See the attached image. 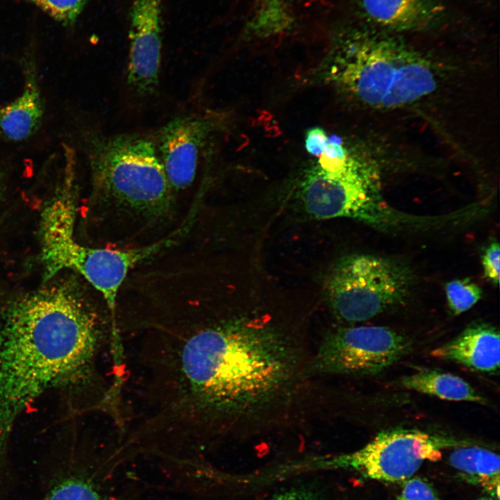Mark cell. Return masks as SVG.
Masks as SVG:
<instances>
[{"mask_svg":"<svg viewBox=\"0 0 500 500\" xmlns=\"http://www.w3.org/2000/svg\"><path fill=\"white\" fill-rule=\"evenodd\" d=\"M134 430L172 452L194 449L289 387L297 356L283 334L244 319L146 318L126 338Z\"/></svg>","mask_w":500,"mask_h":500,"instance_id":"6da1fadb","label":"cell"},{"mask_svg":"<svg viewBox=\"0 0 500 500\" xmlns=\"http://www.w3.org/2000/svg\"><path fill=\"white\" fill-rule=\"evenodd\" d=\"M44 283L0 308V398L17 404L60 378L81 401L98 398L111 383L110 320L72 276Z\"/></svg>","mask_w":500,"mask_h":500,"instance_id":"7a4b0ae2","label":"cell"},{"mask_svg":"<svg viewBox=\"0 0 500 500\" xmlns=\"http://www.w3.org/2000/svg\"><path fill=\"white\" fill-rule=\"evenodd\" d=\"M75 192L73 179L61 178L41 211L38 235L43 281L65 271L77 272L101 294L116 322L118 292L128 273L170 245L173 240L122 249L81 244L74 237Z\"/></svg>","mask_w":500,"mask_h":500,"instance_id":"3957f363","label":"cell"},{"mask_svg":"<svg viewBox=\"0 0 500 500\" xmlns=\"http://www.w3.org/2000/svg\"><path fill=\"white\" fill-rule=\"evenodd\" d=\"M83 139L97 200L144 222L169 213L173 190L151 140L94 131H86Z\"/></svg>","mask_w":500,"mask_h":500,"instance_id":"277c9868","label":"cell"},{"mask_svg":"<svg viewBox=\"0 0 500 500\" xmlns=\"http://www.w3.org/2000/svg\"><path fill=\"white\" fill-rule=\"evenodd\" d=\"M343 44L338 60L340 81L368 106L399 107L436 87L430 62L395 38L358 31Z\"/></svg>","mask_w":500,"mask_h":500,"instance_id":"5b68a950","label":"cell"},{"mask_svg":"<svg viewBox=\"0 0 500 500\" xmlns=\"http://www.w3.org/2000/svg\"><path fill=\"white\" fill-rule=\"evenodd\" d=\"M300 194L306 211L317 219L352 218L382 231L432 228L435 223V217L412 215L388 204L377 173L358 158L333 172L314 167L306 175Z\"/></svg>","mask_w":500,"mask_h":500,"instance_id":"8992f818","label":"cell"},{"mask_svg":"<svg viewBox=\"0 0 500 500\" xmlns=\"http://www.w3.org/2000/svg\"><path fill=\"white\" fill-rule=\"evenodd\" d=\"M412 285L411 271L401 263L374 255L354 254L335 264L326 290L338 319L353 324L401 305Z\"/></svg>","mask_w":500,"mask_h":500,"instance_id":"52a82bcc","label":"cell"},{"mask_svg":"<svg viewBox=\"0 0 500 500\" xmlns=\"http://www.w3.org/2000/svg\"><path fill=\"white\" fill-rule=\"evenodd\" d=\"M473 442L417 429L390 428L378 433L365 446L340 456L334 466L353 469L363 477L395 483L411 477L425 461H438L442 450Z\"/></svg>","mask_w":500,"mask_h":500,"instance_id":"ba28073f","label":"cell"},{"mask_svg":"<svg viewBox=\"0 0 500 500\" xmlns=\"http://www.w3.org/2000/svg\"><path fill=\"white\" fill-rule=\"evenodd\" d=\"M406 336L385 326L342 327L322 340L312 367L317 372L378 374L412 351Z\"/></svg>","mask_w":500,"mask_h":500,"instance_id":"9c48e42d","label":"cell"},{"mask_svg":"<svg viewBox=\"0 0 500 500\" xmlns=\"http://www.w3.org/2000/svg\"><path fill=\"white\" fill-rule=\"evenodd\" d=\"M163 0H134L129 10L127 80L140 95L155 91L162 53Z\"/></svg>","mask_w":500,"mask_h":500,"instance_id":"30bf717a","label":"cell"},{"mask_svg":"<svg viewBox=\"0 0 500 500\" xmlns=\"http://www.w3.org/2000/svg\"><path fill=\"white\" fill-rule=\"evenodd\" d=\"M211 128L203 117L185 115L172 119L159 131L156 147L173 191L184 190L193 182Z\"/></svg>","mask_w":500,"mask_h":500,"instance_id":"8fae6325","label":"cell"},{"mask_svg":"<svg viewBox=\"0 0 500 500\" xmlns=\"http://www.w3.org/2000/svg\"><path fill=\"white\" fill-rule=\"evenodd\" d=\"M431 355L479 372L497 374L500 363L499 329L486 322L471 324L454 339L434 349Z\"/></svg>","mask_w":500,"mask_h":500,"instance_id":"7c38bea8","label":"cell"},{"mask_svg":"<svg viewBox=\"0 0 500 500\" xmlns=\"http://www.w3.org/2000/svg\"><path fill=\"white\" fill-rule=\"evenodd\" d=\"M24 84L14 100L0 106V136L19 142L34 135L39 129L44 113V103L35 62L24 64Z\"/></svg>","mask_w":500,"mask_h":500,"instance_id":"4fadbf2b","label":"cell"},{"mask_svg":"<svg viewBox=\"0 0 500 500\" xmlns=\"http://www.w3.org/2000/svg\"><path fill=\"white\" fill-rule=\"evenodd\" d=\"M374 23L395 31L423 28L440 12L436 0H356Z\"/></svg>","mask_w":500,"mask_h":500,"instance_id":"5bb4252c","label":"cell"},{"mask_svg":"<svg viewBox=\"0 0 500 500\" xmlns=\"http://www.w3.org/2000/svg\"><path fill=\"white\" fill-rule=\"evenodd\" d=\"M449 461L467 481L478 485L492 497L499 498L500 460L490 449L473 444L454 448Z\"/></svg>","mask_w":500,"mask_h":500,"instance_id":"9a60e30c","label":"cell"},{"mask_svg":"<svg viewBox=\"0 0 500 500\" xmlns=\"http://www.w3.org/2000/svg\"><path fill=\"white\" fill-rule=\"evenodd\" d=\"M401 385L444 400L487 403V399L464 379L439 370L426 369L406 376L401 379Z\"/></svg>","mask_w":500,"mask_h":500,"instance_id":"2e32d148","label":"cell"},{"mask_svg":"<svg viewBox=\"0 0 500 500\" xmlns=\"http://www.w3.org/2000/svg\"><path fill=\"white\" fill-rule=\"evenodd\" d=\"M292 17L286 0H260L250 20V29L258 35H272L289 28Z\"/></svg>","mask_w":500,"mask_h":500,"instance_id":"e0dca14e","label":"cell"},{"mask_svg":"<svg viewBox=\"0 0 500 500\" xmlns=\"http://www.w3.org/2000/svg\"><path fill=\"white\" fill-rule=\"evenodd\" d=\"M445 292L449 308L455 315L468 310L482 297L481 288L467 278L447 283Z\"/></svg>","mask_w":500,"mask_h":500,"instance_id":"ac0fdd59","label":"cell"},{"mask_svg":"<svg viewBox=\"0 0 500 500\" xmlns=\"http://www.w3.org/2000/svg\"><path fill=\"white\" fill-rule=\"evenodd\" d=\"M65 26L74 24L90 0H28Z\"/></svg>","mask_w":500,"mask_h":500,"instance_id":"d6986e66","label":"cell"},{"mask_svg":"<svg viewBox=\"0 0 500 500\" xmlns=\"http://www.w3.org/2000/svg\"><path fill=\"white\" fill-rule=\"evenodd\" d=\"M46 500L103 499L87 482L78 478H69L56 485Z\"/></svg>","mask_w":500,"mask_h":500,"instance_id":"ffe728a7","label":"cell"},{"mask_svg":"<svg viewBox=\"0 0 500 500\" xmlns=\"http://www.w3.org/2000/svg\"><path fill=\"white\" fill-rule=\"evenodd\" d=\"M397 500H440L434 489L424 480L415 477L405 481Z\"/></svg>","mask_w":500,"mask_h":500,"instance_id":"44dd1931","label":"cell"},{"mask_svg":"<svg viewBox=\"0 0 500 500\" xmlns=\"http://www.w3.org/2000/svg\"><path fill=\"white\" fill-rule=\"evenodd\" d=\"M481 261L485 277L497 285L500 272V248L498 242L493 241L485 248Z\"/></svg>","mask_w":500,"mask_h":500,"instance_id":"7402d4cb","label":"cell"},{"mask_svg":"<svg viewBox=\"0 0 500 500\" xmlns=\"http://www.w3.org/2000/svg\"><path fill=\"white\" fill-rule=\"evenodd\" d=\"M328 140L326 133L322 128L318 127L310 128L307 131L306 135V149L312 156H320Z\"/></svg>","mask_w":500,"mask_h":500,"instance_id":"603a6c76","label":"cell"},{"mask_svg":"<svg viewBox=\"0 0 500 500\" xmlns=\"http://www.w3.org/2000/svg\"><path fill=\"white\" fill-rule=\"evenodd\" d=\"M268 500H322L314 490L306 488H294L274 494Z\"/></svg>","mask_w":500,"mask_h":500,"instance_id":"cb8c5ba5","label":"cell"},{"mask_svg":"<svg viewBox=\"0 0 500 500\" xmlns=\"http://www.w3.org/2000/svg\"><path fill=\"white\" fill-rule=\"evenodd\" d=\"M4 178L3 175V172L0 170V197L1 196L3 188H4V182H3Z\"/></svg>","mask_w":500,"mask_h":500,"instance_id":"d4e9b609","label":"cell"},{"mask_svg":"<svg viewBox=\"0 0 500 500\" xmlns=\"http://www.w3.org/2000/svg\"><path fill=\"white\" fill-rule=\"evenodd\" d=\"M476 500H497V499H495L493 498V497H484L479 498V499H476Z\"/></svg>","mask_w":500,"mask_h":500,"instance_id":"484cf974","label":"cell"}]
</instances>
